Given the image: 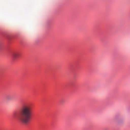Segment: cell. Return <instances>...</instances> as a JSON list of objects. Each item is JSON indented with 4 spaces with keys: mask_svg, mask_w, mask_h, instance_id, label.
<instances>
[]
</instances>
